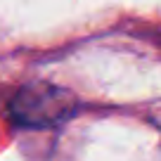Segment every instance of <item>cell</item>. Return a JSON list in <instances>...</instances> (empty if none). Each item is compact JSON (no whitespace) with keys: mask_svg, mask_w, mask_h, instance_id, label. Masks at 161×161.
Wrapping results in <instances>:
<instances>
[{"mask_svg":"<svg viewBox=\"0 0 161 161\" xmlns=\"http://www.w3.org/2000/svg\"><path fill=\"white\" fill-rule=\"evenodd\" d=\"M76 111L74 92L45 80L26 83L10 104V116L21 128H50L71 119Z\"/></svg>","mask_w":161,"mask_h":161,"instance_id":"6da1fadb","label":"cell"}]
</instances>
